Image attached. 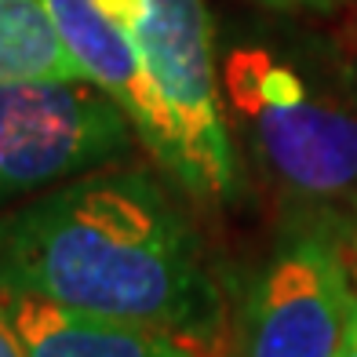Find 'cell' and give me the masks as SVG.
Here are the masks:
<instances>
[{"instance_id": "cell-4", "label": "cell", "mask_w": 357, "mask_h": 357, "mask_svg": "<svg viewBox=\"0 0 357 357\" xmlns=\"http://www.w3.org/2000/svg\"><path fill=\"white\" fill-rule=\"evenodd\" d=\"M139 132L109 91L77 80L0 84V212L135 157Z\"/></svg>"}, {"instance_id": "cell-6", "label": "cell", "mask_w": 357, "mask_h": 357, "mask_svg": "<svg viewBox=\"0 0 357 357\" xmlns=\"http://www.w3.org/2000/svg\"><path fill=\"white\" fill-rule=\"evenodd\" d=\"M0 310L26 357H226L222 339L102 321L19 291H0Z\"/></svg>"}, {"instance_id": "cell-2", "label": "cell", "mask_w": 357, "mask_h": 357, "mask_svg": "<svg viewBox=\"0 0 357 357\" xmlns=\"http://www.w3.org/2000/svg\"><path fill=\"white\" fill-rule=\"evenodd\" d=\"M219 80L230 132L237 128L291 215L335 230L350 222L357 215V91L266 47L230 52Z\"/></svg>"}, {"instance_id": "cell-10", "label": "cell", "mask_w": 357, "mask_h": 357, "mask_svg": "<svg viewBox=\"0 0 357 357\" xmlns=\"http://www.w3.org/2000/svg\"><path fill=\"white\" fill-rule=\"evenodd\" d=\"M0 357H26V350L19 343V332L11 328V321H8L4 310H0Z\"/></svg>"}, {"instance_id": "cell-1", "label": "cell", "mask_w": 357, "mask_h": 357, "mask_svg": "<svg viewBox=\"0 0 357 357\" xmlns=\"http://www.w3.org/2000/svg\"><path fill=\"white\" fill-rule=\"evenodd\" d=\"M0 291L226 343L222 291L168 186L106 165L0 212Z\"/></svg>"}, {"instance_id": "cell-9", "label": "cell", "mask_w": 357, "mask_h": 357, "mask_svg": "<svg viewBox=\"0 0 357 357\" xmlns=\"http://www.w3.org/2000/svg\"><path fill=\"white\" fill-rule=\"evenodd\" d=\"M335 234H339V245H343V259H347L350 281H354V291H357V215L339 226Z\"/></svg>"}, {"instance_id": "cell-3", "label": "cell", "mask_w": 357, "mask_h": 357, "mask_svg": "<svg viewBox=\"0 0 357 357\" xmlns=\"http://www.w3.org/2000/svg\"><path fill=\"white\" fill-rule=\"evenodd\" d=\"M135 47L157 106L153 165L190 201L226 204L241 160L222 102L215 29L204 0H95Z\"/></svg>"}, {"instance_id": "cell-11", "label": "cell", "mask_w": 357, "mask_h": 357, "mask_svg": "<svg viewBox=\"0 0 357 357\" xmlns=\"http://www.w3.org/2000/svg\"><path fill=\"white\" fill-rule=\"evenodd\" d=\"M335 357H357V296H354V306H350V324H347L343 347H339Z\"/></svg>"}, {"instance_id": "cell-5", "label": "cell", "mask_w": 357, "mask_h": 357, "mask_svg": "<svg viewBox=\"0 0 357 357\" xmlns=\"http://www.w3.org/2000/svg\"><path fill=\"white\" fill-rule=\"evenodd\" d=\"M354 296L335 226L291 215L226 332V357H335Z\"/></svg>"}, {"instance_id": "cell-7", "label": "cell", "mask_w": 357, "mask_h": 357, "mask_svg": "<svg viewBox=\"0 0 357 357\" xmlns=\"http://www.w3.org/2000/svg\"><path fill=\"white\" fill-rule=\"evenodd\" d=\"M44 0H0V84L4 80H77Z\"/></svg>"}, {"instance_id": "cell-8", "label": "cell", "mask_w": 357, "mask_h": 357, "mask_svg": "<svg viewBox=\"0 0 357 357\" xmlns=\"http://www.w3.org/2000/svg\"><path fill=\"white\" fill-rule=\"evenodd\" d=\"M255 4L288 11V15H328V11H339L347 0H255Z\"/></svg>"}]
</instances>
